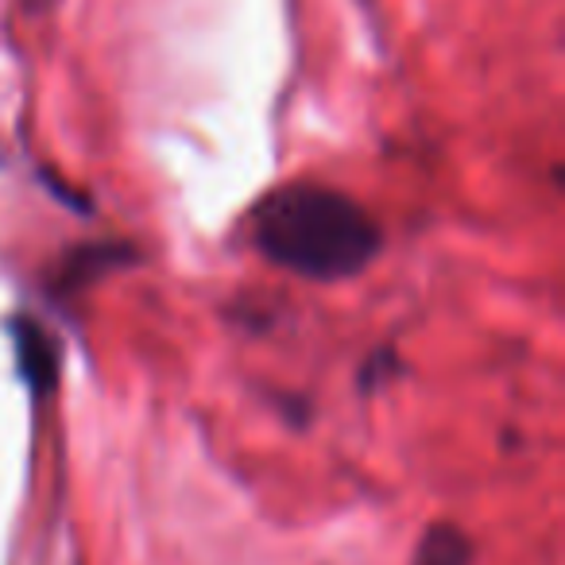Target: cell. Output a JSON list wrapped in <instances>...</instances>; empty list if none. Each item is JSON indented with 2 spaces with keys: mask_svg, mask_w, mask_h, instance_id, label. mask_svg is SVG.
<instances>
[{
  "mask_svg": "<svg viewBox=\"0 0 565 565\" xmlns=\"http://www.w3.org/2000/svg\"><path fill=\"white\" fill-rule=\"evenodd\" d=\"M12 338H17V353H20V369H24L28 384L35 392H51L58 380V349L47 333L40 330L35 322L28 318H17L12 326Z\"/></svg>",
  "mask_w": 565,
  "mask_h": 565,
  "instance_id": "7a4b0ae2",
  "label": "cell"
},
{
  "mask_svg": "<svg viewBox=\"0 0 565 565\" xmlns=\"http://www.w3.org/2000/svg\"><path fill=\"white\" fill-rule=\"evenodd\" d=\"M252 241L271 264L315 282L361 275L380 252V225L356 198L318 182L271 190L252 210Z\"/></svg>",
  "mask_w": 565,
  "mask_h": 565,
  "instance_id": "6da1fadb",
  "label": "cell"
},
{
  "mask_svg": "<svg viewBox=\"0 0 565 565\" xmlns=\"http://www.w3.org/2000/svg\"><path fill=\"white\" fill-rule=\"evenodd\" d=\"M411 565H472V539L454 523H434L418 542Z\"/></svg>",
  "mask_w": 565,
  "mask_h": 565,
  "instance_id": "3957f363",
  "label": "cell"
}]
</instances>
